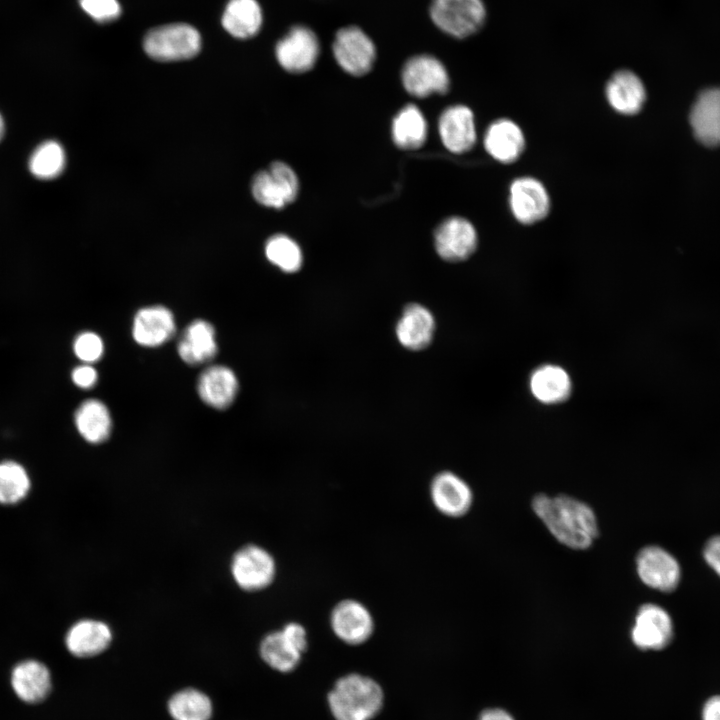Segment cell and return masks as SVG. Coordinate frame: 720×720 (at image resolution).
Wrapping results in <instances>:
<instances>
[{"label": "cell", "instance_id": "f1b7e54d", "mask_svg": "<svg viewBox=\"0 0 720 720\" xmlns=\"http://www.w3.org/2000/svg\"><path fill=\"white\" fill-rule=\"evenodd\" d=\"M427 136V123L418 107L413 104L402 108L393 120L392 137L402 149H417Z\"/></svg>", "mask_w": 720, "mask_h": 720}, {"label": "cell", "instance_id": "4fadbf2b", "mask_svg": "<svg viewBox=\"0 0 720 720\" xmlns=\"http://www.w3.org/2000/svg\"><path fill=\"white\" fill-rule=\"evenodd\" d=\"M673 637V624L669 614L655 604L641 606L636 614L631 638L643 650L665 648Z\"/></svg>", "mask_w": 720, "mask_h": 720}, {"label": "cell", "instance_id": "8992f818", "mask_svg": "<svg viewBox=\"0 0 720 720\" xmlns=\"http://www.w3.org/2000/svg\"><path fill=\"white\" fill-rule=\"evenodd\" d=\"M251 190L261 205L280 209L295 200L299 182L291 167L277 161L254 176Z\"/></svg>", "mask_w": 720, "mask_h": 720}, {"label": "cell", "instance_id": "f35d334b", "mask_svg": "<svg viewBox=\"0 0 720 720\" xmlns=\"http://www.w3.org/2000/svg\"><path fill=\"white\" fill-rule=\"evenodd\" d=\"M703 554L709 566L720 576V536H715L706 543Z\"/></svg>", "mask_w": 720, "mask_h": 720}, {"label": "cell", "instance_id": "d6a6232c", "mask_svg": "<svg viewBox=\"0 0 720 720\" xmlns=\"http://www.w3.org/2000/svg\"><path fill=\"white\" fill-rule=\"evenodd\" d=\"M168 711L174 720H210L213 706L205 693L188 688L178 691L170 698Z\"/></svg>", "mask_w": 720, "mask_h": 720}, {"label": "cell", "instance_id": "83f0119b", "mask_svg": "<svg viewBox=\"0 0 720 720\" xmlns=\"http://www.w3.org/2000/svg\"><path fill=\"white\" fill-rule=\"evenodd\" d=\"M263 22L257 0H230L222 16V25L232 36L246 39L256 35Z\"/></svg>", "mask_w": 720, "mask_h": 720}, {"label": "cell", "instance_id": "1f68e13d", "mask_svg": "<svg viewBox=\"0 0 720 720\" xmlns=\"http://www.w3.org/2000/svg\"><path fill=\"white\" fill-rule=\"evenodd\" d=\"M31 478L26 468L15 460L0 461V504L16 505L30 493Z\"/></svg>", "mask_w": 720, "mask_h": 720}, {"label": "cell", "instance_id": "484cf974", "mask_svg": "<svg viewBox=\"0 0 720 720\" xmlns=\"http://www.w3.org/2000/svg\"><path fill=\"white\" fill-rule=\"evenodd\" d=\"M525 139L521 128L512 120L494 121L484 136V147L488 154L502 163H512L522 154Z\"/></svg>", "mask_w": 720, "mask_h": 720}, {"label": "cell", "instance_id": "52a82bcc", "mask_svg": "<svg viewBox=\"0 0 720 720\" xmlns=\"http://www.w3.org/2000/svg\"><path fill=\"white\" fill-rule=\"evenodd\" d=\"M319 54L320 43L316 33L304 25L293 26L275 47V55L280 66L296 74L311 70Z\"/></svg>", "mask_w": 720, "mask_h": 720}, {"label": "cell", "instance_id": "d6986e66", "mask_svg": "<svg viewBox=\"0 0 720 720\" xmlns=\"http://www.w3.org/2000/svg\"><path fill=\"white\" fill-rule=\"evenodd\" d=\"M112 642L111 628L97 619H81L65 635L67 650L76 657L89 658L104 652Z\"/></svg>", "mask_w": 720, "mask_h": 720}, {"label": "cell", "instance_id": "603a6c76", "mask_svg": "<svg viewBox=\"0 0 720 720\" xmlns=\"http://www.w3.org/2000/svg\"><path fill=\"white\" fill-rule=\"evenodd\" d=\"M177 350L188 365L197 366L210 361L218 350L214 327L205 320H194L182 332Z\"/></svg>", "mask_w": 720, "mask_h": 720}, {"label": "cell", "instance_id": "6da1fadb", "mask_svg": "<svg viewBox=\"0 0 720 720\" xmlns=\"http://www.w3.org/2000/svg\"><path fill=\"white\" fill-rule=\"evenodd\" d=\"M532 508L551 534L569 548L587 549L598 537L593 510L573 497L538 494L532 500Z\"/></svg>", "mask_w": 720, "mask_h": 720}, {"label": "cell", "instance_id": "ac0fdd59", "mask_svg": "<svg viewBox=\"0 0 720 720\" xmlns=\"http://www.w3.org/2000/svg\"><path fill=\"white\" fill-rule=\"evenodd\" d=\"M438 129L442 143L453 153H464L476 142L474 116L467 106L447 108L439 118Z\"/></svg>", "mask_w": 720, "mask_h": 720}, {"label": "cell", "instance_id": "30bf717a", "mask_svg": "<svg viewBox=\"0 0 720 720\" xmlns=\"http://www.w3.org/2000/svg\"><path fill=\"white\" fill-rule=\"evenodd\" d=\"M330 624L335 635L350 645L367 641L374 630L370 611L354 599H345L335 605L330 614Z\"/></svg>", "mask_w": 720, "mask_h": 720}, {"label": "cell", "instance_id": "4316f807", "mask_svg": "<svg viewBox=\"0 0 720 720\" xmlns=\"http://www.w3.org/2000/svg\"><path fill=\"white\" fill-rule=\"evenodd\" d=\"M74 423L80 436L91 444L106 441L112 430L110 412L98 399L83 401L75 411Z\"/></svg>", "mask_w": 720, "mask_h": 720}, {"label": "cell", "instance_id": "7c38bea8", "mask_svg": "<svg viewBox=\"0 0 720 720\" xmlns=\"http://www.w3.org/2000/svg\"><path fill=\"white\" fill-rule=\"evenodd\" d=\"M637 573L647 586L670 592L680 580V567L676 559L658 546H647L636 557Z\"/></svg>", "mask_w": 720, "mask_h": 720}, {"label": "cell", "instance_id": "2e32d148", "mask_svg": "<svg viewBox=\"0 0 720 720\" xmlns=\"http://www.w3.org/2000/svg\"><path fill=\"white\" fill-rule=\"evenodd\" d=\"M176 325L172 312L161 305L140 309L132 324L134 340L144 347H157L170 340Z\"/></svg>", "mask_w": 720, "mask_h": 720}, {"label": "cell", "instance_id": "e575fe53", "mask_svg": "<svg viewBox=\"0 0 720 720\" xmlns=\"http://www.w3.org/2000/svg\"><path fill=\"white\" fill-rule=\"evenodd\" d=\"M73 352L83 363L91 364L98 361L104 352L102 339L94 332L85 331L76 336Z\"/></svg>", "mask_w": 720, "mask_h": 720}, {"label": "cell", "instance_id": "cb8c5ba5", "mask_svg": "<svg viewBox=\"0 0 720 720\" xmlns=\"http://www.w3.org/2000/svg\"><path fill=\"white\" fill-rule=\"evenodd\" d=\"M606 98L610 106L624 115L638 113L646 99L645 86L630 70H619L608 80Z\"/></svg>", "mask_w": 720, "mask_h": 720}, {"label": "cell", "instance_id": "b9f144b4", "mask_svg": "<svg viewBox=\"0 0 720 720\" xmlns=\"http://www.w3.org/2000/svg\"><path fill=\"white\" fill-rule=\"evenodd\" d=\"M4 132H5V121H4L2 114L0 113V141L4 136Z\"/></svg>", "mask_w": 720, "mask_h": 720}, {"label": "cell", "instance_id": "74e56055", "mask_svg": "<svg viewBox=\"0 0 720 720\" xmlns=\"http://www.w3.org/2000/svg\"><path fill=\"white\" fill-rule=\"evenodd\" d=\"M282 631L302 653L305 652L307 649V638L306 631L301 624L296 622L287 623L282 628Z\"/></svg>", "mask_w": 720, "mask_h": 720}, {"label": "cell", "instance_id": "277c9868", "mask_svg": "<svg viewBox=\"0 0 720 720\" xmlns=\"http://www.w3.org/2000/svg\"><path fill=\"white\" fill-rule=\"evenodd\" d=\"M201 48L199 32L186 23L159 26L144 38V50L157 61H178L196 56Z\"/></svg>", "mask_w": 720, "mask_h": 720}, {"label": "cell", "instance_id": "5bb4252c", "mask_svg": "<svg viewBox=\"0 0 720 720\" xmlns=\"http://www.w3.org/2000/svg\"><path fill=\"white\" fill-rule=\"evenodd\" d=\"M434 238L438 255L449 262L467 259L477 247L476 230L462 217H451L443 221L436 229Z\"/></svg>", "mask_w": 720, "mask_h": 720}, {"label": "cell", "instance_id": "ba28073f", "mask_svg": "<svg viewBox=\"0 0 720 720\" xmlns=\"http://www.w3.org/2000/svg\"><path fill=\"white\" fill-rule=\"evenodd\" d=\"M231 573L235 583L245 591H259L269 586L276 574L273 556L258 545H247L233 556Z\"/></svg>", "mask_w": 720, "mask_h": 720}, {"label": "cell", "instance_id": "44dd1931", "mask_svg": "<svg viewBox=\"0 0 720 720\" xmlns=\"http://www.w3.org/2000/svg\"><path fill=\"white\" fill-rule=\"evenodd\" d=\"M572 380L562 366L547 363L536 367L529 377L532 396L545 405H556L566 401L572 393Z\"/></svg>", "mask_w": 720, "mask_h": 720}, {"label": "cell", "instance_id": "5b68a950", "mask_svg": "<svg viewBox=\"0 0 720 720\" xmlns=\"http://www.w3.org/2000/svg\"><path fill=\"white\" fill-rule=\"evenodd\" d=\"M338 65L353 76L367 74L376 60V46L369 35L358 26L339 29L332 44Z\"/></svg>", "mask_w": 720, "mask_h": 720}, {"label": "cell", "instance_id": "f546056e", "mask_svg": "<svg viewBox=\"0 0 720 720\" xmlns=\"http://www.w3.org/2000/svg\"><path fill=\"white\" fill-rule=\"evenodd\" d=\"M259 650L266 664L285 673L296 668L303 654L282 630L267 634L261 641Z\"/></svg>", "mask_w": 720, "mask_h": 720}, {"label": "cell", "instance_id": "e0dca14e", "mask_svg": "<svg viewBox=\"0 0 720 720\" xmlns=\"http://www.w3.org/2000/svg\"><path fill=\"white\" fill-rule=\"evenodd\" d=\"M695 138L709 147L720 146V88L703 90L690 111Z\"/></svg>", "mask_w": 720, "mask_h": 720}, {"label": "cell", "instance_id": "ffe728a7", "mask_svg": "<svg viewBox=\"0 0 720 720\" xmlns=\"http://www.w3.org/2000/svg\"><path fill=\"white\" fill-rule=\"evenodd\" d=\"M435 331L433 314L418 303L407 305L399 318L395 333L406 349L418 351L430 345Z\"/></svg>", "mask_w": 720, "mask_h": 720}, {"label": "cell", "instance_id": "ab89813d", "mask_svg": "<svg viewBox=\"0 0 720 720\" xmlns=\"http://www.w3.org/2000/svg\"><path fill=\"white\" fill-rule=\"evenodd\" d=\"M703 720H720V696L710 698L702 711Z\"/></svg>", "mask_w": 720, "mask_h": 720}, {"label": "cell", "instance_id": "7402d4cb", "mask_svg": "<svg viewBox=\"0 0 720 720\" xmlns=\"http://www.w3.org/2000/svg\"><path fill=\"white\" fill-rule=\"evenodd\" d=\"M239 383L235 373L224 365L206 368L197 381L201 400L214 409L228 408L236 398Z\"/></svg>", "mask_w": 720, "mask_h": 720}, {"label": "cell", "instance_id": "9a60e30c", "mask_svg": "<svg viewBox=\"0 0 720 720\" xmlns=\"http://www.w3.org/2000/svg\"><path fill=\"white\" fill-rule=\"evenodd\" d=\"M430 495L437 510L449 517L463 516L473 501L469 485L451 471L440 472L433 478Z\"/></svg>", "mask_w": 720, "mask_h": 720}, {"label": "cell", "instance_id": "9c48e42d", "mask_svg": "<svg viewBox=\"0 0 720 720\" xmlns=\"http://www.w3.org/2000/svg\"><path fill=\"white\" fill-rule=\"evenodd\" d=\"M402 83L406 91L417 98L433 93H446L450 79L444 64L436 57L421 54L411 57L402 69Z\"/></svg>", "mask_w": 720, "mask_h": 720}, {"label": "cell", "instance_id": "3957f363", "mask_svg": "<svg viewBox=\"0 0 720 720\" xmlns=\"http://www.w3.org/2000/svg\"><path fill=\"white\" fill-rule=\"evenodd\" d=\"M429 15L439 30L463 39L481 29L487 11L483 0H432Z\"/></svg>", "mask_w": 720, "mask_h": 720}, {"label": "cell", "instance_id": "4dcf8cb0", "mask_svg": "<svg viewBox=\"0 0 720 720\" xmlns=\"http://www.w3.org/2000/svg\"><path fill=\"white\" fill-rule=\"evenodd\" d=\"M65 165V150L56 140H46L38 144L28 159L30 173L40 180H51L60 176Z\"/></svg>", "mask_w": 720, "mask_h": 720}, {"label": "cell", "instance_id": "8fae6325", "mask_svg": "<svg viewBox=\"0 0 720 720\" xmlns=\"http://www.w3.org/2000/svg\"><path fill=\"white\" fill-rule=\"evenodd\" d=\"M509 203L514 217L522 224L542 220L550 209L547 190L533 177H520L511 183Z\"/></svg>", "mask_w": 720, "mask_h": 720}, {"label": "cell", "instance_id": "836d02e7", "mask_svg": "<svg viewBox=\"0 0 720 720\" xmlns=\"http://www.w3.org/2000/svg\"><path fill=\"white\" fill-rule=\"evenodd\" d=\"M267 259L286 273L297 272L303 263L299 245L290 237L277 234L268 239L265 245Z\"/></svg>", "mask_w": 720, "mask_h": 720}, {"label": "cell", "instance_id": "d4e9b609", "mask_svg": "<svg viewBox=\"0 0 720 720\" xmlns=\"http://www.w3.org/2000/svg\"><path fill=\"white\" fill-rule=\"evenodd\" d=\"M11 685L15 694L26 703H39L51 690L49 669L36 660L18 663L11 673Z\"/></svg>", "mask_w": 720, "mask_h": 720}, {"label": "cell", "instance_id": "d590c367", "mask_svg": "<svg viewBox=\"0 0 720 720\" xmlns=\"http://www.w3.org/2000/svg\"><path fill=\"white\" fill-rule=\"evenodd\" d=\"M79 2L82 9L97 22L113 21L121 13L117 0H80Z\"/></svg>", "mask_w": 720, "mask_h": 720}, {"label": "cell", "instance_id": "60d3db41", "mask_svg": "<svg viewBox=\"0 0 720 720\" xmlns=\"http://www.w3.org/2000/svg\"><path fill=\"white\" fill-rule=\"evenodd\" d=\"M478 720H514L513 717L505 710L492 708L484 710Z\"/></svg>", "mask_w": 720, "mask_h": 720}, {"label": "cell", "instance_id": "8d00e7d4", "mask_svg": "<svg viewBox=\"0 0 720 720\" xmlns=\"http://www.w3.org/2000/svg\"><path fill=\"white\" fill-rule=\"evenodd\" d=\"M71 379L77 387L90 389L97 383L98 373L93 366L84 363L73 369Z\"/></svg>", "mask_w": 720, "mask_h": 720}, {"label": "cell", "instance_id": "7a4b0ae2", "mask_svg": "<svg viewBox=\"0 0 720 720\" xmlns=\"http://www.w3.org/2000/svg\"><path fill=\"white\" fill-rule=\"evenodd\" d=\"M328 702L336 720H370L383 705V692L371 678L349 674L336 682Z\"/></svg>", "mask_w": 720, "mask_h": 720}]
</instances>
